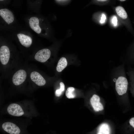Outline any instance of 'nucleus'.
<instances>
[{
    "mask_svg": "<svg viewBox=\"0 0 134 134\" xmlns=\"http://www.w3.org/2000/svg\"><path fill=\"white\" fill-rule=\"evenodd\" d=\"M57 1V2H65L66 1H67L68 0H56Z\"/></svg>",
    "mask_w": 134,
    "mask_h": 134,
    "instance_id": "nucleus-22",
    "label": "nucleus"
},
{
    "mask_svg": "<svg viewBox=\"0 0 134 134\" xmlns=\"http://www.w3.org/2000/svg\"><path fill=\"white\" fill-rule=\"evenodd\" d=\"M117 20L116 16H114L113 18L112 22L114 25L115 26L117 24Z\"/></svg>",
    "mask_w": 134,
    "mask_h": 134,
    "instance_id": "nucleus-17",
    "label": "nucleus"
},
{
    "mask_svg": "<svg viewBox=\"0 0 134 134\" xmlns=\"http://www.w3.org/2000/svg\"><path fill=\"white\" fill-rule=\"evenodd\" d=\"M67 63L66 59L64 57L61 58L59 61L56 67V70L58 72L62 71L67 66Z\"/></svg>",
    "mask_w": 134,
    "mask_h": 134,
    "instance_id": "nucleus-11",
    "label": "nucleus"
},
{
    "mask_svg": "<svg viewBox=\"0 0 134 134\" xmlns=\"http://www.w3.org/2000/svg\"><path fill=\"white\" fill-rule=\"evenodd\" d=\"M62 93V92L60 89H57L55 92V95L57 97H59L61 95Z\"/></svg>",
    "mask_w": 134,
    "mask_h": 134,
    "instance_id": "nucleus-16",
    "label": "nucleus"
},
{
    "mask_svg": "<svg viewBox=\"0 0 134 134\" xmlns=\"http://www.w3.org/2000/svg\"><path fill=\"white\" fill-rule=\"evenodd\" d=\"M97 107L98 108L99 110H102L103 109V106L100 102H99V104Z\"/></svg>",
    "mask_w": 134,
    "mask_h": 134,
    "instance_id": "nucleus-21",
    "label": "nucleus"
},
{
    "mask_svg": "<svg viewBox=\"0 0 134 134\" xmlns=\"http://www.w3.org/2000/svg\"><path fill=\"white\" fill-rule=\"evenodd\" d=\"M115 11L117 14L120 17L123 19H126L127 18V14L122 7L118 6L115 8Z\"/></svg>",
    "mask_w": 134,
    "mask_h": 134,
    "instance_id": "nucleus-13",
    "label": "nucleus"
},
{
    "mask_svg": "<svg viewBox=\"0 0 134 134\" xmlns=\"http://www.w3.org/2000/svg\"><path fill=\"white\" fill-rule=\"evenodd\" d=\"M27 76L26 71L23 69H20L16 72L13 75L12 81L13 83L16 85H19L25 81Z\"/></svg>",
    "mask_w": 134,
    "mask_h": 134,
    "instance_id": "nucleus-2",
    "label": "nucleus"
},
{
    "mask_svg": "<svg viewBox=\"0 0 134 134\" xmlns=\"http://www.w3.org/2000/svg\"><path fill=\"white\" fill-rule=\"evenodd\" d=\"M93 101L96 102H100V98L99 96L96 95H94L91 98Z\"/></svg>",
    "mask_w": 134,
    "mask_h": 134,
    "instance_id": "nucleus-15",
    "label": "nucleus"
},
{
    "mask_svg": "<svg viewBox=\"0 0 134 134\" xmlns=\"http://www.w3.org/2000/svg\"><path fill=\"white\" fill-rule=\"evenodd\" d=\"M17 36L21 44L24 46L29 47L31 45L32 43V39L29 36L22 34H17Z\"/></svg>",
    "mask_w": 134,
    "mask_h": 134,
    "instance_id": "nucleus-9",
    "label": "nucleus"
},
{
    "mask_svg": "<svg viewBox=\"0 0 134 134\" xmlns=\"http://www.w3.org/2000/svg\"><path fill=\"white\" fill-rule=\"evenodd\" d=\"M3 129L10 134H19L20 130L15 124L10 122L4 123L2 125Z\"/></svg>",
    "mask_w": 134,
    "mask_h": 134,
    "instance_id": "nucleus-5",
    "label": "nucleus"
},
{
    "mask_svg": "<svg viewBox=\"0 0 134 134\" xmlns=\"http://www.w3.org/2000/svg\"><path fill=\"white\" fill-rule=\"evenodd\" d=\"M106 19V17L105 15L103 14L101 17V20L100 21V22L101 23H103L104 22L105 20Z\"/></svg>",
    "mask_w": 134,
    "mask_h": 134,
    "instance_id": "nucleus-19",
    "label": "nucleus"
},
{
    "mask_svg": "<svg viewBox=\"0 0 134 134\" xmlns=\"http://www.w3.org/2000/svg\"><path fill=\"white\" fill-rule=\"evenodd\" d=\"M51 54V52L48 49H42L39 50L36 53L34 58L40 62H45L49 58Z\"/></svg>",
    "mask_w": 134,
    "mask_h": 134,
    "instance_id": "nucleus-3",
    "label": "nucleus"
},
{
    "mask_svg": "<svg viewBox=\"0 0 134 134\" xmlns=\"http://www.w3.org/2000/svg\"><path fill=\"white\" fill-rule=\"evenodd\" d=\"M29 23L30 27L34 31L38 34L41 33V29L39 25V20L37 18L35 17H31Z\"/></svg>",
    "mask_w": 134,
    "mask_h": 134,
    "instance_id": "nucleus-10",
    "label": "nucleus"
},
{
    "mask_svg": "<svg viewBox=\"0 0 134 134\" xmlns=\"http://www.w3.org/2000/svg\"><path fill=\"white\" fill-rule=\"evenodd\" d=\"M129 122L130 125L134 128V117L131 118Z\"/></svg>",
    "mask_w": 134,
    "mask_h": 134,
    "instance_id": "nucleus-18",
    "label": "nucleus"
},
{
    "mask_svg": "<svg viewBox=\"0 0 134 134\" xmlns=\"http://www.w3.org/2000/svg\"><path fill=\"white\" fill-rule=\"evenodd\" d=\"M120 0L121 1H125V0Z\"/></svg>",
    "mask_w": 134,
    "mask_h": 134,
    "instance_id": "nucleus-24",
    "label": "nucleus"
},
{
    "mask_svg": "<svg viewBox=\"0 0 134 134\" xmlns=\"http://www.w3.org/2000/svg\"><path fill=\"white\" fill-rule=\"evenodd\" d=\"M30 77L31 80L39 86H43L46 83V81L44 79L40 73L36 71L32 72Z\"/></svg>",
    "mask_w": 134,
    "mask_h": 134,
    "instance_id": "nucleus-8",
    "label": "nucleus"
},
{
    "mask_svg": "<svg viewBox=\"0 0 134 134\" xmlns=\"http://www.w3.org/2000/svg\"><path fill=\"white\" fill-rule=\"evenodd\" d=\"M7 111L10 114L16 116H21L24 113L21 106L15 103L11 104L8 106L7 108Z\"/></svg>",
    "mask_w": 134,
    "mask_h": 134,
    "instance_id": "nucleus-4",
    "label": "nucleus"
},
{
    "mask_svg": "<svg viewBox=\"0 0 134 134\" xmlns=\"http://www.w3.org/2000/svg\"><path fill=\"white\" fill-rule=\"evenodd\" d=\"M60 89L63 92L64 91L65 89V86L64 83L62 82L60 83Z\"/></svg>",
    "mask_w": 134,
    "mask_h": 134,
    "instance_id": "nucleus-20",
    "label": "nucleus"
},
{
    "mask_svg": "<svg viewBox=\"0 0 134 134\" xmlns=\"http://www.w3.org/2000/svg\"><path fill=\"white\" fill-rule=\"evenodd\" d=\"M128 85V81L125 77L123 76L118 77L115 83V89L118 94L122 95L126 93Z\"/></svg>",
    "mask_w": 134,
    "mask_h": 134,
    "instance_id": "nucleus-1",
    "label": "nucleus"
},
{
    "mask_svg": "<svg viewBox=\"0 0 134 134\" xmlns=\"http://www.w3.org/2000/svg\"><path fill=\"white\" fill-rule=\"evenodd\" d=\"M10 57V52L8 47L5 45L1 46L0 48V60L3 65L6 64L8 62Z\"/></svg>",
    "mask_w": 134,
    "mask_h": 134,
    "instance_id": "nucleus-6",
    "label": "nucleus"
},
{
    "mask_svg": "<svg viewBox=\"0 0 134 134\" xmlns=\"http://www.w3.org/2000/svg\"><path fill=\"white\" fill-rule=\"evenodd\" d=\"M110 132L108 125L104 123L99 127L97 134H110Z\"/></svg>",
    "mask_w": 134,
    "mask_h": 134,
    "instance_id": "nucleus-12",
    "label": "nucleus"
},
{
    "mask_svg": "<svg viewBox=\"0 0 134 134\" xmlns=\"http://www.w3.org/2000/svg\"><path fill=\"white\" fill-rule=\"evenodd\" d=\"M0 15L8 24L12 22L14 19L12 12L7 9L0 10Z\"/></svg>",
    "mask_w": 134,
    "mask_h": 134,
    "instance_id": "nucleus-7",
    "label": "nucleus"
},
{
    "mask_svg": "<svg viewBox=\"0 0 134 134\" xmlns=\"http://www.w3.org/2000/svg\"><path fill=\"white\" fill-rule=\"evenodd\" d=\"M75 88L72 87H68L66 92V95L68 99L73 98L75 97V95L74 93Z\"/></svg>",
    "mask_w": 134,
    "mask_h": 134,
    "instance_id": "nucleus-14",
    "label": "nucleus"
},
{
    "mask_svg": "<svg viewBox=\"0 0 134 134\" xmlns=\"http://www.w3.org/2000/svg\"><path fill=\"white\" fill-rule=\"evenodd\" d=\"M97 1H107L106 0H97Z\"/></svg>",
    "mask_w": 134,
    "mask_h": 134,
    "instance_id": "nucleus-23",
    "label": "nucleus"
}]
</instances>
